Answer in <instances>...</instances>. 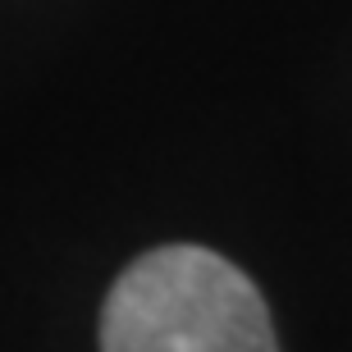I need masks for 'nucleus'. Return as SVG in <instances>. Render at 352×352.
<instances>
[{"label": "nucleus", "instance_id": "obj_1", "mask_svg": "<svg viewBox=\"0 0 352 352\" xmlns=\"http://www.w3.org/2000/svg\"><path fill=\"white\" fill-rule=\"evenodd\" d=\"M101 352H279L261 293L206 248H156L115 279Z\"/></svg>", "mask_w": 352, "mask_h": 352}]
</instances>
